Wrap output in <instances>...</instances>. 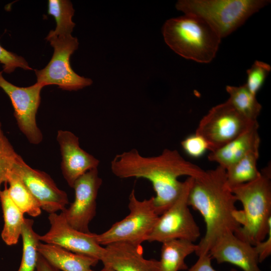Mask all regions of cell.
Here are the masks:
<instances>
[{"mask_svg": "<svg viewBox=\"0 0 271 271\" xmlns=\"http://www.w3.org/2000/svg\"><path fill=\"white\" fill-rule=\"evenodd\" d=\"M112 173L121 179L144 178L152 184L154 204L161 215L179 196L183 186L180 177L197 178L204 170L186 160L176 150L165 149L157 156H142L136 149L116 155L110 163Z\"/></svg>", "mask_w": 271, "mask_h": 271, "instance_id": "cell-1", "label": "cell"}, {"mask_svg": "<svg viewBox=\"0 0 271 271\" xmlns=\"http://www.w3.org/2000/svg\"><path fill=\"white\" fill-rule=\"evenodd\" d=\"M236 198L226 181V170L219 166L204 171L194 178L188 204L202 216L206 226L204 236L197 244L198 256L208 253L215 240L223 233L236 232L240 225L234 213Z\"/></svg>", "mask_w": 271, "mask_h": 271, "instance_id": "cell-2", "label": "cell"}, {"mask_svg": "<svg viewBox=\"0 0 271 271\" xmlns=\"http://www.w3.org/2000/svg\"><path fill=\"white\" fill-rule=\"evenodd\" d=\"M260 172L255 180L230 189L243 207L234 213L240 225L234 234L253 246L264 240L271 229L270 167Z\"/></svg>", "mask_w": 271, "mask_h": 271, "instance_id": "cell-3", "label": "cell"}, {"mask_svg": "<svg viewBox=\"0 0 271 271\" xmlns=\"http://www.w3.org/2000/svg\"><path fill=\"white\" fill-rule=\"evenodd\" d=\"M162 32L166 43L176 53L202 63L214 58L221 39L207 22L193 15L169 19Z\"/></svg>", "mask_w": 271, "mask_h": 271, "instance_id": "cell-4", "label": "cell"}, {"mask_svg": "<svg viewBox=\"0 0 271 271\" xmlns=\"http://www.w3.org/2000/svg\"><path fill=\"white\" fill-rule=\"evenodd\" d=\"M269 2L266 0H180L177 2L176 8L185 15L203 19L222 38Z\"/></svg>", "mask_w": 271, "mask_h": 271, "instance_id": "cell-5", "label": "cell"}, {"mask_svg": "<svg viewBox=\"0 0 271 271\" xmlns=\"http://www.w3.org/2000/svg\"><path fill=\"white\" fill-rule=\"evenodd\" d=\"M128 207L129 213L125 218L114 223L106 231L96 234L100 245L125 242L141 245L148 240L160 216L156 210L154 196L139 200L132 190L129 196Z\"/></svg>", "mask_w": 271, "mask_h": 271, "instance_id": "cell-6", "label": "cell"}, {"mask_svg": "<svg viewBox=\"0 0 271 271\" xmlns=\"http://www.w3.org/2000/svg\"><path fill=\"white\" fill-rule=\"evenodd\" d=\"M46 39L54 48V53L47 66L35 70L37 83L43 87L57 85L65 90H78L92 83L91 79L76 73L70 65L71 55L78 49L79 43L71 35L66 36H47Z\"/></svg>", "mask_w": 271, "mask_h": 271, "instance_id": "cell-7", "label": "cell"}, {"mask_svg": "<svg viewBox=\"0 0 271 271\" xmlns=\"http://www.w3.org/2000/svg\"><path fill=\"white\" fill-rule=\"evenodd\" d=\"M194 178L188 177L175 202L159 216L148 241L162 243L172 240L195 242L200 237V228L189 208L188 197Z\"/></svg>", "mask_w": 271, "mask_h": 271, "instance_id": "cell-8", "label": "cell"}, {"mask_svg": "<svg viewBox=\"0 0 271 271\" xmlns=\"http://www.w3.org/2000/svg\"><path fill=\"white\" fill-rule=\"evenodd\" d=\"M255 122L247 119L227 100L212 107L199 122L195 133L213 152L232 141Z\"/></svg>", "mask_w": 271, "mask_h": 271, "instance_id": "cell-9", "label": "cell"}, {"mask_svg": "<svg viewBox=\"0 0 271 271\" xmlns=\"http://www.w3.org/2000/svg\"><path fill=\"white\" fill-rule=\"evenodd\" d=\"M0 71V88L9 97L14 116L18 127L32 144L38 145L43 140L42 133L36 122V114L41 102L42 85L36 83L28 87H19L8 81Z\"/></svg>", "mask_w": 271, "mask_h": 271, "instance_id": "cell-10", "label": "cell"}, {"mask_svg": "<svg viewBox=\"0 0 271 271\" xmlns=\"http://www.w3.org/2000/svg\"><path fill=\"white\" fill-rule=\"evenodd\" d=\"M12 171L28 189L41 209L51 214L66 208L69 203L67 193L57 186L48 174L29 166L19 155Z\"/></svg>", "mask_w": 271, "mask_h": 271, "instance_id": "cell-11", "label": "cell"}, {"mask_svg": "<svg viewBox=\"0 0 271 271\" xmlns=\"http://www.w3.org/2000/svg\"><path fill=\"white\" fill-rule=\"evenodd\" d=\"M48 219L50 227L45 234L39 235L41 242L58 245L73 252L101 260L105 249L97 242L96 234L83 232L73 228L62 212L49 214Z\"/></svg>", "mask_w": 271, "mask_h": 271, "instance_id": "cell-12", "label": "cell"}, {"mask_svg": "<svg viewBox=\"0 0 271 271\" xmlns=\"http://www.w3.org/2000/svg\"><path fill=\"white\" fill-rule=\"evenodd\" d=\"M97 168L90 170L78 178L72 188L74 201L61 212L73 228L83 232H90L89 224L96 213V199L102 184Z\"/></svg>", "mask_w": 271, "mask_h": 271, "instance_id": "cell-13", "label": "cell"}, {"mask_svg": "<svg viewBox=\"0 0 271 271\" xmlns=\"http://www.w3.org/2000/svg\"><path fill=\"white\" fill-rule=\"evenodd\" d=\"M56 139L61 155L62 173L72 188L78 178L87 171L97 168L100 161L80 147L79 138L71 131L59 130Z\"/></svg>", "mask_w": 271, "mask_h": 271, "instance_id": "cell-14", "label": "cell"}, {"mask_svg": "<svg viewBox=\"0 0 271 271\" xmlns=\"http://www.w3.org/2000/svg\"><path fill=\"white\" fill-rule=\"evenodd\" d=\"M208 253L219 264L229 263L243 271H262L258 265V256L254 246L232 231L219 236Z\"/></svg>", "mask_w": 271, "mask_h": 271, "instance_id": "cell-15", "label": "cell"}, {"mask_svg": "<svg viewBox=\"0 0 271 271\" xmlns=\"http://www.w3.org/2000/svg\"><path fill=\"white\" fill-rule=\"evenodd\" d=\"M104 249L100 261L114 271H160L159 260L145 258L142 245L116 242Z\"/></svg>", "mask_w": 271, "mask_h": 271, "instance_id": "cell-16", "label": "cell"}, {"mask_svg": "<svg viewBox=\"0 0 271 271\" xmlns=\"http://www.w3.org/2000/svg\"><path fill=\"white\" fill-rule=\"evenodd\" d=\"M258 122L221 148L210 152L208 159L226 170L248 153L259 151L260 143Z\"/></svg>", "mask_w": 271, "mask_h": 271, "instance_id": "cell-17", "label": "cell"}, {"mask_svg": "<svg viewBox=\"0 0 271 271\" xmlns=\"http://www.w3.org/2000/svg\"><path fill=\"white\" fill-rule=\"evenodd\" d=\"M38 251L49 263L60 271H89L99 261L95 258L41 241L38 245Z\"/></svg>", "mask_w": 271, "mask_h": 271, "instance_id": "cell-18", "label": "cell"}, {"mask_svg": "<svg viewBox=\"0 0 271 271\" xmlns=\"http://www.w3.org/2000/svg\"><path fill=\"white\" fill-rule=\"evenodd\" d=\"M0 202L4 220L2 238L8 245H15L21 236L25 219L24 214L9 196L7 185L0 193Z\"/></svg>", "mask_w": 271, "mask_h": 271, "instance_id": "cell-19", "label": "cell"}, {"mask_svg": "<svg viewBox=\"0 0 271 271\" xmlns=\"http://www.w3.org/2000/svg\"><path fill=\"white\" fill-rule=\"evenodd\" d=\"M197 249V244L184 240H172L162 243L159 260L160 271L187 269L185 259L190 254L195 253Z\"/></svg>", "mask_w": 271, "mask_h": 271, "instance_id": "cell-20", "label": "cell"}, {"mask_svg": "<svg viewBox=\"0 0 271 271\" xmlns=\"http://www.w3.org/2000/svg\"><path fill=\"white\" fill-rule=\"evenodd\" d=\"M258 157L259 151L250 152L225 170L227 183L230 189L252 181L260 175L257 168Z\"/></svg>", "mask_w": 271, "mask_h": 271, "instance_id": "cell-21", "label": "cell"}, {"mask_svg": "<svg viewBox=\"0 0 271 271\" xmlns=\"http://www.w3.org/2000/svg\"><path fill=\"white\" fill-rule=\"evenodd\" d=\"M226 90L229 95L227 101L240 114L249 121H257L261 105L256 95L251 93L245 84L239 86L228 85Z\"/></svg>", "mask_w": 271, "mask_h": 271, "instance_id": "cell-22", "label": "cell"}, {"mask_svg": "<svg viewBox=\"0 0 271 271\" xmlns=\"http://www.w3.org/2000/svg\"><path fill=\"white\" fill-rule=\"evenodd\" d=\"M9 185L8 191L9 196L24 213L32 217H37L41 213V208L25 184L12 170L9 174L6 184Z\"/></svg>", "mask_w": 271, "mask_h": 271, "instance_id": "cell-23", "label": "cell"}, {"mask_svg": "<svg viewBox=\"0 0 271 271\" xmlns=\"http://www.w3.org/2000/svg\"><path fill=\"white\" fill-rule=\"evenodd\" d=\"M48 13L56 22L54 31L51 30L48 36H66L71 35L75 23L72 21L74 14L72 3L67 0H49Z\"/></svg>", "mask_w": 271, "mask_h": 271, "instance_id": "cell-24", "label": "cell"}, {"mask_svg": "<svg viewBox=\"0 0 271 271\" xmlns=\"http://www.w3.org/2000/svg\"><path fill=\"white\" fill-rule=\"evenodd\" d=\"M32 219L25 218L21 236L23 253L20 267L17 271H36L39 252L38 245L40 242L39 234L34 230Z\"/></svg>", "mask_w": 271, "mask_h": 271, "instance_id": "cell-25", "label": "cell"}, {"mask_svg": "<svg viewBox=\"0 0 271 271\" xmlns=\"http://www.w3.org/2000/svg\"><path fill=\"white\" fill-rule=\"evenodd\" d=\"M18 154L5 134L0 120V193L3 183H7L8 177Z\"/></svg>", "mask_w": 271, "mask_h": 271, "instance_id": "cell-26", "label": "cell"}, {"mask_svg": "<svg viewBox=\"0 0 271 271\" xmlns=\"http://www.w3.org/2000/svg\"><path fill=\"white\" fill-rule=\"evenodd\" d=\"M270 70L271 67L269 64L257 60L247 70V80L244 84L253 95H256Z\"/></svg>", "mask_w": 271, "mask_h": 271, "instance_id": "cell-27", "label": "cell"}, {"mask_svg": "<svg viewBox=\"0 0 271 271\" xmlns=\"http://www.w3.org/2000/svg\"><path fill=\"white\" fill-rule=\"evenodd\" d=\"M0 63L3 65V72L10 74L17 68L25 70H33L22 57L5 49L0 44Z\"/></svg>", "mask_w": 271, "mask_h": 271, "instance_id": "cell-28", "label": "cell"}, {"mask_svg": "<svg viewBox=\"0 0 271 271\" xmlns=\"http://www.w3.org/2000/svg\"><path fill=\"white\" fill-rule=\"evenodd\" d=\"M181 145L184 152L193 158L200 157L208 150L205 140L196 133L185 138L181 142Z\"/></svg>", "mask_w": 271, "mask_h": 271, "instance_id": "cell-29", "label": "cell"}, {"mask_svg": "<svg viewBox=\"0 0 271 271\" xmlns=\"http://www.w3.org/2000/svg\"><path fill=\"white\" fill-rule=\"evenodd\" d=\"M258 256L259 262H261L271 254V229L266 238L254 245Z\"/></svg>", "mask_w": 271, "mask_h": 271, "instance_id": "cell-30", "label": "cell"}, {"mask_svg": "<svg viewBox=\"0 0 271 271\" xmlns=\"http://www.w3.org/2000/svg\"><path fill=\"white\" fill-rule=\"evenodd\" d=\"M197 261L188 269V271H217L211 265L212 259L209 253L198 256ZM230 271H239L232 269Z\"/></svg>", "mask_w": 271, "mask_h": 271, "instance_id": "cell-31", "label": "cell"}, {"mask_svg": "<svg viewBox=\"0 0 271 271\" xmlns=\"http://www.w3.org/2000/svg\"><path fill=\"white\" fill-rule=\"evenodd\" d=\"M36 271H60L49 263L39 253Z\"/></svg>", "mask_w": 271, "mask_h": 271, "instance_id": "cell-32", "label": "cell"}, {"mask_svg": "<svg viewBox=\"0 0 271 271\" xmlns=\"http://www.w3.org/2000/svg\"><path fill=\"white\" fill-rule=\"evenodd\" d=\"M89 271H114V270L112 269L111 267L108 266L103 265V268L99 270H94L91 269Z\"/></svg>", "mask_w": 271, "mask_h": 271, "instance_id": "cell-33", "label": "cell"}]
</instances>
